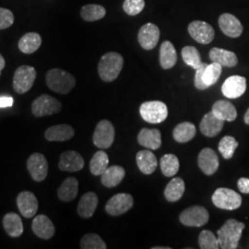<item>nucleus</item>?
Returning <instances> with one entry per match:
<instances>
[{"label": "nucleus", "mask_w": 249, "mask_h": 249, "mask_svg": "<svg viewBox=\"0 0 249 249\" xmlns=\"http://www.w3.org/2000/svg\"><path fill=\"white\" fill-rule=\"evenodd\" d=\"M17 206L23 217L32 218L36 216L38 211V200L33 192L23 191L17 196Z\"/></svg>", "instance_id": "obj_15"}, {"label": "nucleus", "mask_w": 249, "mask_h": 249, "mask_svg": "<svg viewBox=\"0 0 249 249\" xmlns=\"http://www.w3.org/2000/svg\"><path fill=\"white\" fill-rule=\"evenodd\" d=\"M42 45V37L37 33H28L18 41V49L23 53H35Z\"/></svg>", "instance_id": "obj_31"}, {"label": "nucleus", "mask_w": 249, "mask_h": 249, "mask_svg": "<svg viewBox=\"0 0 249 249\" xmlns=\"http://www.w3.org/2000/svg\"><path fill=\"white\" fill-rule=\"evenodd\" d=\"M75 135V131L70 124H56L45 130V139L48 142H66L70 141Z\"/></svg>", "instance_id": "obj_21"}, {"label": "nucleus", "mask_w": 249, "mask_h": 249, "mask_svg": "<svg viewBox=\"0 0 249 249\" xmlns=\"http://www.w3.org/2000/svg\"><path fill=\"white\" fill-rule=\"evenodd\" d=\"M196 126L190 122H183L178 124L174 131L173 136L176 142L179 143H186L193 140L196 136Z\"/></svg>", "instance_id": "obj_33"}, {"label": "nucleus", "mask_w": 249, "mask_h": 249, "mask_svg": "<svg viewBox=\"0 0 249 249\" xmlns=\"http://www.w3.org/2000/svg\"><path fill=\"white\" fill-rule=\"evenodd\" d=\"M79 191V181L75 178H68L57 190L58 198L64 202H71L76 198Z\"/></svg>", "instance_id": "obj_28"}, {"label": "nucleus", "mask_w": 249, "mask_h": 249, "mask_svg": "<svg viewBox=\"0 0 249 249\" xmlns=\"http://www.w3.org/2000/svg\"><path fill=\"white\" fill-rule=\"evenodd\" d=\"M45 80L49 89L60 94H68L76 85L75 77L60 69H53L47 72Z\"/></svg>", "instance_id": "obj_3"}, {"label": "nucleus", "mask_w": 249, "mask_h": 249, "mask_svg": "<svg viewBox=\"0 0 249 249\" xmlns=\"http://www.w3.org/2000/svg\"><path fill=\"white\" fill-rule=\"evenodd\" d=\"M138 142L144 148L158 150L161 145V135L158 129L142 128L138 135Z\"/></svg>", "instance_id": "obj_22"}, {"label": "nucleus", "mask_w": 249, "mask_h": 249, "mask_svg": "<svg viewBox=\"0 0 249 249\" xmlns=\"http://www.w3.org/2000/svg\"><path fill=\"white\" fill-rule=\"evenodd\" d=\"M109 158L107 152L98 151L89 161V171L93 176H102L108 168Z\"/></svg>", "instance_id": "obj_35"}, {"label": "nucleus", "mask_w": 249, "mask_h": 249, "mask_svg": "<svg viewBox=\"0 0 249 249\" xmlns=\"http://www.w3.org/2000/svg\"><path fill=\"white\" fill-rule=\"evenodd\" d=\"M14 104V99L10 96H0V108L11 107Z\"/></svg>", "instance_id": "obj_46"}, {"label": "nucleus", "mask_w": 249, "mask_h": 249, "mask_svg": "<svg viewBox=\"0 0 249 249\" xmlns=\"http://www.w3.org/2000/svg\"><path fill=\"white\" fill-rule=\"evenodd\" d=\"M247 89V79L234 75L226 79L222 86V92L226 98L236 99L242 96Z\"/></svg>", "instance_id": "obj_14"}, {"label": "nucleus", "mask_w": 249, "mask_h": 249, "mask_svg": "<svg viewBox=\"0 0 249 249\" xmlns=\"http://www.w3.org/2000/svg\"><path fill=\"white\" fill-rule=\"evenodd\" d=\"M62 109V104L48 94H43L36 98L32 104V112L36 117L51 116L59 113Z\"/></svg>", "instance_id": "obj_7"}, {"label": "nucleus", "mask_w": 249, "mask_h": 249, "mask_svg": "<svg viewBox=\"0 0 249 249\" xmlns=\"http://www.w3.org/2000/svg\"><path fill=\"white\" fill-rule=\"evenodd\" d=\"M124 66V58L120 53L109 52L104 54L98 65L100 78L106 82H111L119 76Z\"/></svg>", "instance_id": "obj_2"}, {"label": "nucleus", "mask_w": 249, "mask_h": 249, "mask_svg": "<svg viewBox=\"0 0 249 249\" xmlns=\"http://www.w3.org/2000/svg\"><path fill=\"white\" fill-rule=\"evenodd\" d=\"M59 169L65 172H79L84 167V160L77 151H64L60 155Z\"/></svg>", "instance_id": "obj_18"}, {"label": "nucleus", "mask_w": 249, "mask_h": 249, "mask_svg": "<svg viewBox=\"0 0 249 249\" xmlns=\"http://www.w3.org/2000/svg\"><path fill=\"white\" fill-rule=\"evenodd\" d=\"M207 66H208V64L202 63L196 70L194 84H195L196 89H199V90L208 89V86L205 84L204 81H203V73H204L205 69Z\"/></svg>", "instance_id": "obj_44"}, {"label": "nucleus", "mask_w": 249, "mask_h": 249, "mask_svg": "<svg viewBox=\"0 0 249 249\" xmlns=\"http://www.w3.org/2000/svg\"><path fill=\"white\" fill-rule=\"evenodd\" d=\"M133 196L127 193H119L112 196L106 205V211L111 216H119L127 213L133 207Z\"/></svg>", "instance_id": "obj_11"}, {"label": "nucleus", "mask_w": 249, "mask_h": 249, "mask_svg": "<svg viewBox=\"0 0 249 249\" xmlns=\"http://www.w3.org/2000/svg\"><path fill=\"white\" fill-rule=\"evenodd\" d=\"M125 172L123 167L114 165L108 167L102 175V184L107 187H115L118 186L124 179Z\"/></svg>", "instance_id": "obj_30"}, {"label": "nucleus", "mask_w": 249, "mask_h": 249, "mask_svg": "<svg viewBox=\"0 0 249 249\" xmlns=\"http://www.w3.org/2000/svg\"><path fill=\"white\" fill-rule=\"evenodd\" d=\"M32 229L36 236L41 239L48 240L53 237L55 232V227L51 220L45 215H38L33 221Z\"/></svg>", "instance_id": "obj_19"}, {"label": "nucleus", "mask_w": 249, "mask_h": 249, "mask_svg": "<svg viewBox=\"0 0 249 249\" xmlns=\"http://www.w3.org/2000/svg\"><path fill=\"white\" fill-rule=\"evenodd\" d=\"M152 249H170V248H162V247L161 248H158L157 247V248H152Z\"/></svg>", "instance_id": "obj_49"}, {"label": "nucleus", "mask_w": 249, "mask_h": 249, "mask_svg": "<svg viewBox=\"0 0 249 249\" xmlns=\"http://www.w3.org/2000/svg\"><path fill=\"white\" fill-rule=\"evenodd\" d=\"M185 188V182L182 178H176L172 179L164 190V196L166 200L169 202L178 201L184 195Z\"/></svg>", "instance_id": "obj_32"}, {"label": "nucleus", "mask_w": 249, "mask_h": 249, "mask_svg": "<svg viewBox=\"0 0 249 249\" xmlns=\"http://www.w3.org/2000/svg\"><path fill=\"white\" fill-rule=\"evenodd\" d=\"M160 29L153 23L144 24L139 31L138 40L141 46L145 50L153 49L159 42Z\"/></svg>", "instance_id": "obj_13"}, {"label": "nucleus", "mask_w": 249, "mask_h": 249, "mask_svg": "<svg viewBox=\"0 0 249 249\" xmlns=\"http://www.w3.org/2000/svg\"><path fill=\"white\" fill-rule=\"evenodd\" d=\"M178 61V53L174 45L170 41L163 42L160 48V65L163 70L174 68Z\"/></svg>", "instance_id": "obj_27"}, {"label": "nucleus", "mask_w": 249, "mask_h": 249, "mask_svg": "<svg viewBox=\"0 0 249 249\" xmlns=\"http://www.w3.org/2000/svg\"><path fill=\"white\" fill-rule=\"evenodd\" d=\"M237 186L241 193L249 194V178H240L237 182Z\"/></svg>", "instance_id": "obj_45"}, {"label": "nucleus", "mask_w": 249, "mask_h": 249, "mask_svg": "<svg viewBox=\"0 0 249 249\" xmlns=\"http://www.w3.org/2000/svg\"><path fill=\"white\" fill-rule=\"evenodd\" d=\"M197 163L207 176H213L219 168V159L216 152L211 148H205L199 152Z\"/></svg>", "instance_id": "obj_16"}, {"label": "nucleus", "mask_w": 249, "mask_h": 249, "mask_svg": "<svg viewBox=\"0 0 249 249\" xmlns=\"http://www.w3.org/2000/svg\"><path fill=\"white\" fill-rule=\"evenodd\" d=\"M189 36L201 45H209L213 41L215 32L213 27L206 21L194 20L187 27Z\"/></svg>", "instance_id": "obj_10"}, {"label": "nucleus", "mask_w": 249, "mask_h": 249, "mask_svg": "<svg viewBox=\"0 0 249 249\" xmlns=\"http://www.w3.org/2000/svg\"><path fill=\"white\" fill-rule=\"evenodd\" d=\"M80 249H107V244L96 233L85 234L80 240Z\"/></svg>", "instance_id": "obj_40"}, {"label": "nucleus", "mask_w": 249, "mask_h": 249, "mask_svg": "<svg viewBox=\"0 0 249 249\" xmlns=\"http://www.w3.org/2000/svg\"><path fill=\"white\" fill-rule=\"evenodd\" d=\"M246 225L245 223L230 219L226 221L223 226L217 231L218 242L220 249H235L238 248L242 232Z\"/></svg>", "instance_id": "obj_1"}, {"label": "nucleus", "mask_w": 249, "mask_h": 249, "mask_svg": "<svg viewBox=\"0 0 249 249\" xmlns=\"http://www.w3.org/2000/svg\"><path fill=\"white\" fill-rule=\"evenodd\" d=\"M223 71V67L218 63L213 62L208 65L203 73V81L205 84L210 88L214 85L221 76Z\"/></svg>", "instance_id": "obj_38"}, {"label": "nucleus", "mask_w": 249, "mask_h": 249, "mask_svg": "<svg viewBox=\"0 0 249 249\" xmlns=\"http://www.w3.org/2000/svg\"><path fill=\"white\" fill-rule=\"evenodd\" d=\"M5 66H6L5 59H4V57L2 56V54H0V75H1V71H2L3 69L5 68Z\"/></svg>", "instance_id": "obj_47"}, {"label": "nucleus", "mask_w": 249, "mask_h": 249, "mask_svg": "<svg viewBox=\"0 0 249 249\" xmlns=\"http://www.w3.org/2000/svg\"><path fill=\"white\" fill-rule=\"evenodd\" d=\"M215 116L223 121L232 122L237 117V111L233 105L228 101L220 100L217 101L213 107V111Z\"/></svg>", "instance_id": "obj_25"}, {"label": "nucleus", "mask_w": 249, "mask_h": 249, "mask_svg": "<svg viewBox=\"0 0 249 249\" xmlns=\"http://www.w3.org/2000/svg\"><path fill=\"white\" fill-rule=\"evenodd\" d=\"M181 55H182L183 61L186 63L187 66L191 67L194 70H196L202 64L200 53L194 46H190V45L185 46L181 51Z\"/></svg>", "instance_id": "obj_37"}, {"label": "nucleus", "mask_w": 249, "mask_h": 249, "mask_svg": "<svg viewBox=\"0 0 249 249\" xmlns=\"http://www.w3.org/2000/svg\"><path fill=\"white\" fill-rule=\"evenodd\" d=\"M115 127L108 120H102L96 125L93 133V143L100 149H108L115 141Z\"/></svg>", "instance_id": "obj_9"}, {"label": "nucleus", "mask_w": 249, "mask_h": 249, "mask_svg": "<svg viewBox=\"0 0 249 249\" xmlns=\"http://www.w3.org/2000/svg\"><path fill=\"white\" fill-rule=\"evenodd\" d=\"M27 168L35 181L42 182L48 174V161L42 153H34L27 160Z\"/></svg>", "instance_id": "obj_12"}, {"label": "nucleus", "mask_w": 249, "mask_h": 249, "mask_svg": "<svg viewBox=\"0 0 249 249\" xmlns=\"http://www.w3.org/2000/svg\"><path fill=\"white\" fill-rule=\"evenodd\" d=\"M14 14L11 10L0 8V30L8 29L14 23Z\"/></svg>", "instance_id": "obj_43"}, {"label": "nucleus", "mask_w": 249, "mask_h": 249, "mask_svg": "<svg viewBox=\"0 0 249 249\" xmlns=\"http://www.w3.org/2000/svg\"><path fill=\"white\" fill-rule=\"evenodd\" d=\"M213 202L219 209L233 211L240 208L242 196L232 189L220 187L215 190L213 195Z\"/></svg>", "instance_id": "obj_5"}, {"label": "nucleus", "mask_w": 249, "mask_h": 249, "mask_svg": "<svg viewBox=\"0 0 249 249\" xmlns=\"http://www.w3.org/2000/svg\"><path fill=\"white\" fill-rule=\"evenodd\" d=\"M160 170L163 176L167 178H172L179 170L180 164L178 157L174 154H165L160 160Z\"/></svg>", "instance_id": "obj_36"}, {"label": "nucleus", "mask_w": 249, "mask_h": 249, "mask_svg": "<svg viewBox=\"0 0 249 249\" xmlns=\"http://www.w3.org/2000/svg\"><path fill=\"white\" fill-rule=\"evenodd\" d=\"M3 226L9 236L17 238L23 233V223L18 214L9 213L3 218Z\"/></svg>", "instance_id": "obj_29"}, {"label": "nucleus", "mask_w": 249, "mask_h": 249, "mask_svg": "<svg viewBox=\"0 0 249 249\" xmlns=\"http://www.w3.org/2000/svg\"><path fill=\"white\" fill-rule=\"evenodd\" d=\"M209 55L213 62L218 63L222 67L233 68L238 64L236 54L231 51H228L223 48L213 47V49H211Z\"/></svg>", "instance_id": "obj_24"}, {"label": "nucleus", "mask_w": 249, "mask_h": 249, "mask_svg": "<svg viewBox=\"0 0 249 249\" xmlns=\"http://www.w3.org/2000/svg\"><path fill=\"white\" fill-rule=\"evenodd\" d=\"M244 119H245V123L247 124H249V108L248 109V111H247L246 115H245Z\"/></svg>", "instance_id": "obj_48"}, {"label": "nucleus", "mask_w": 249, "mask_h": 249, "mask_svg": "<svg viewBox=\"0 0 249 249\" xmlns=\"http://www.w3.org/2000/svg\"><path fill=\"white\" fill-rule=\"evenodd\" d=\"M141 116L148 123L159 124L168 116V108L160 101H151L143 103L140 107Z\"/></svg>", "instance_id": "obj_4"}, {"label": "nucleus", "mask_w": 249, "mask_h": 249, "mask_svg": "<svg viewBox=\"0 0 249 249\" xmlns=\"http://www.w3.org/2000/svg\"><path fill=\"white\" fill-rule=\"evenodd\" d=\"M198 245L199 248L202 249H220L218 238L215 236L213 232L210 230H203L199 233Z\"/></svg>", "instance_id": "obj_41"}, {"label": "nucleus", "mask_w": 249, "mask_h": 249, "mask_svg": "<svg viewBox=\"0 0 249 249\" xmlns=\"http://www.w3.org/2000/svg\"><path fill=\"white\" fill-rule=\"evenodd\" d=\"M219 27L223 34L231 38H237L243 34L240 20L230 13H223L219 18Z\"/></svg>", "instance_id": "obj_17"}, {"label": "nucleus", "mask_w": 249, "mask_h": 249, "mask_svg": "<svg viewBox=\"0 0 249 249\" xmlns=\"http://www.w3.org/2000/svg\"><path fill=\"white\" fill-rule=\"evenodd\" d=\"M223 125H224V121L218 118L213 112H210V113H207L202 118L199 124V129L201 133L206 137L213 138L222 131Z\"/></svg>", "instance_id": "obj_20"}, {"label": "nucleus", "mask_w": 249, "mask_h": 249, "mask_svg": "<svg viewBox=\"0 0 249 249\" xmlns=\"http://www.w3.org/2000/svg\"><path fill=\"white\" fill-rule=\"evenodd\" d=\"M237 147H238V142L233 137L225 136L219 143L218 149L221 152V154L223 155V158L226 160H229L233 156V153L237 149Z\"/></svg>", "instance_id": "obj_39"}, {"label": "nucleus", "mask_w": 249, "mask_h": 249, "mask_svg": "<svg viewBox=\"0 0 249 249\" xmlns=\"http://www.w3.org/2000/svg\"><path fill=\"white\" fill-rule=\"evenodd\" d=\"M210 220V215L204 207L193 206L189 207L183 211L180 216L179 221L182 224L189 227H200L203 226Z\"/></svg>", "instance_id": "obj_8"}, {"label": "nucleus", "mask_w": 249, "mask_h": 249, "mask_svg": "<svg viewBox=\"0 0 249 249\" xmlns=\"http://www.w3.org/2000/svg\"><path fill=\"white\" fill-rule=\"evenodd\" d=\"M98 206V196L94 192H87L81 196L78 204V213L81 218L92 217Z\"/></svg>", "instance_id": "obj_23"}, {"label": "nucleus", "mask_w": 249, "mask_h": 249, "mask_svg": "<svg viewBox=\"0 0 249 249\" xmlns=\"http://www.w3.org/2000/svg\"><path fill=\"white\" fill-rule=\"evenodd\" d=\"M145 7L144 0H124L123 3V9L129 16L139 15Z\"/></svg>", "instance_id": "obj_42"}, {"label": "nucleus", "mask_w": 249, "mask_h": 249, "mask_svg": "<svg viewBox=\"0 0 249 249\" xmlns=\"http://www.w3.org/2000/svg\"><path fill=\"white\" fill-rule=\"evenodd\" d=\"M136 160L139 169L144 175H151L158 165L156 156L148 150L139 151L136 156Z\"/></svg>", "instance_id": "obj_26"}, {"label": "nucleus", "mask_w": 249, "mask_h": 249, "mask_svg": "<svg viewBox=\"0 0 249 249\" xmlns=\"http://www.w3.org/2000/svg\"><path fill=\"white\" fill-rule=\"evenodd\" d=\"M36 79V71L31 66H20L13 77V89L18 94L26 93L32 89Z\"/></svg>", "instance_id": "obj_6"}, {"label": "nucleus", "mask_w": 249, "mask_h": 249, "mask_svg": "<svg viewBox=\"0 0 249 249\" xmlns=\"http://www.w3.org/2000/svg\"><path fill=\"white\" fill-rule=\"evenodd\" d=\"M106 15V8L97 4H88L80 9V16L85 21H96L105 18Z\"/></svg>", "instance_id": "obj_34"}]
</instances>
